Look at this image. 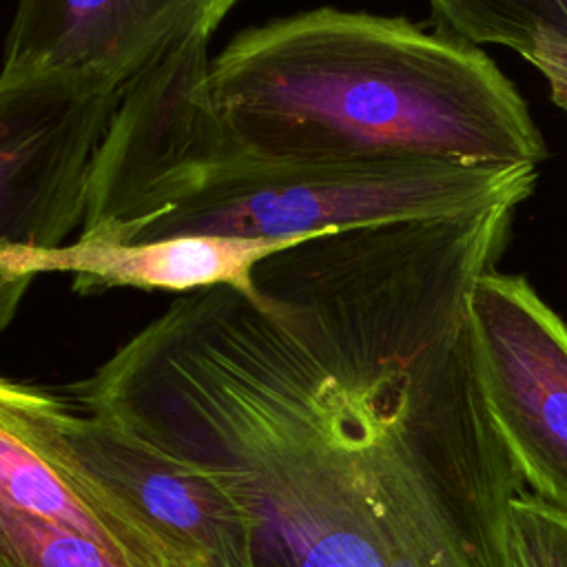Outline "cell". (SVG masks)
Here are the masks:
<instances>
[{
	"label": "cell",
	"mask_w": 567,
	"mask_h": 567,
	"mask_svg": "<svg viewBox=\"0 0 567 567\" xmlns=\"http://www.w3.org/2000/svg\"><path fill=\"white\" fill-rule=\"evenodd\" d=\"M465 295L275 334L186 405L179 458L244 507L255 567H518L527 492L487 412Z\"/></svg>",
	"instance_id": "obj_1"
},
{
	"label": "cell",
	"mask_w": 567,
	"mask_h": 567,
	"mask_svg": "<svg viewBox=\"0 0 567 567\" xmlns=\"http://www.w3.org/2000/svg\"><path fill=\"white\" fill-rule=\"evenodd\" d=\"M208 42V33L188 38L120 95L91 164L80 241L137 244L177 235L301 241L520 204L534 190V164L246 153L213 109Z\"/></svg>",
	"instance_id": "obj_2"
},
{
	"label": "cell",
	"mask_w": 567,
	"mask_h": 567,
	"mask_svg": "<svg viewBox=\"0 0 567 567\" xmlns=\"http://www.w3.org/2000/svg\"><path fill=\"white\" fill-rule=\"evenodd\" d=\"M208 95L228 137L266 159L547 157L527 104L478 47L405 18L321 7L250 27L210 60Z\"/></svg>",
	"instance_id": "obj_3"
},
{
	"label": "cell",
	"mask_w": 567,
	"mask_h": 567,
	"mask_svg": "<svg viewBox=\"0 0 567 567\" xmlns=\"http://www.w3.org/2000/svg\"><path fill=\"white\" fill-rule=\"evenodd\" d=\"M60 396L0 377V567H175L73 456Z\"/></svg>",
	"instance_id": "obj_4"
},
{
	"label": "cell",
	"mask_w": 567,
	"mask_h": 567,
	"mask_svg": "<svg viewBox=\"0 0 567 567\" xmlns=\"http://www.w3.org/2000/svg\"><path fill=\"white\" fill-rule=\"evenodd\" d=\"M120 95L93 82L0 75V246H62L82 226L95 151ZM31 277L0 270V334Z\"/></svg>",
	"instance_id": "obj_5"
},
{
	"label": "cell",
	"mask_w": 567,
	"mask_h": 567,
	"mask_svg": "<svg viewBox=\"0 0 567 567\" xmlns=\"http://www.w3.org/2000/svg\"><path fill=\"white\" fill-rule=\"evenodd\" d=\"M467 323L487 412L529 489L567 512V326L523 277L485 272Z\"/></svg>",
	"instance_id": "obj_6"
},
{
	"label": "cell",
	"mask_w": 567,
	"mask_h": 567,
	"mask_svg": "<svg viewBox=\"0 0 567 567\" xmlns=\"http://www.w3.org/2000/svg\"><path fill=\"white\" fill-rule=\"evenodd\" d=\"M60 432L78 463L164 547L175 567H255L244 507L210 472L117 421L58 403Z\"/></svg>",
	"instance_id": "obj_7"
},
{
	"label": "cell",
	"mask_w": 567,
	"mask_h": 567,
	"mask_svg": "<svg viewBox=\"0 0 567 567\" xmlns=\"http://www.w3.org/2000/svg\"><path fill=\"white\" fill-rule=\"evenodd\" d=\"M235 2L18 0L0 75H64L122 95L184 40L213 35Z\"/></svg>",
	"instance_id": "obj_8"
},
{
	"label": "cell",
	"mask_w": 567,
	"mask_h": 567,
	"mask_svg": "<svg viewBox=\"0 0 567 567\" xmlns=\"http://www.w3.org/2000/svg\"><path fill=\"white\" fill-rule=\"evenodd\" d=\"M297 241L177 235L137 244L75 239L51 248L0 246V270L31 279L44 272H66L80 295L120 286L186 295L221 284L255 295L252 268Z\"/></svg>",
	"instance_id": "obj_9"
},
{
	"label": "cell",
	"mask_w": 567,
	"mask_h": 567,
	"mask_svg": "<svg viewBox=\"0 0 567 567\" xmlns=\"http://www.w3.org/2000/svg\"><path fill=\"white\" fill-rule=\"evenodd\" d=\"M465 40L518 51L536 69L567 51V0H430Z\"/></svg>",
	"instance_id": "obj_10"
},
{
	"label": "cell",
	"mask_w": 567,
	"mask_h": 567,
	"mask_svg": "<svg viewBox=\"0 0 567 567\" xmlns=\"http://www.w3.org/2000/svg\"><path fill=\"white\" fill-rule=\"evenodd\" d=\"M518 567H567V512L536 496L518 494L509 505Z\"/></svg>",
	"instance_id": "obj_11"
}]
</instances>
